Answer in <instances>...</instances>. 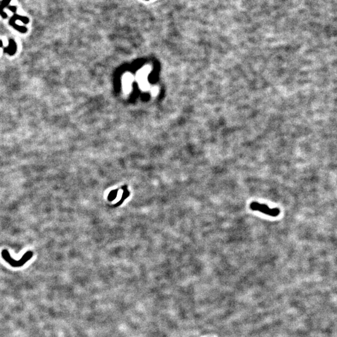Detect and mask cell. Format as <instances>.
<instances>
[{
  "label": "cell",
  "mask_w": 337,
  "mask_h": 337,
  "mask_svg": "<svg viewBox=\"0 0 337 337\" xmlns=\"http://www.w3.org/2000/svg\"><path fill=\"white\" fill-rule=\"evenodd\" d=\"M1 255L3 257V258L5 259V260L6 261V262L10 265H11L12 267H20L23 266L27 261H28L31 258L32 256L33 255V253L31 251L26 252L23 255V257H22V258L18 261L11 258V255H10V253L7 250H3V251H2Z\"/></svg>",
  "instance_id": "cell-1"
},
{
  "label": "cell",
  "mask_w": 337,
  "mask_h": 337,
  "mask_svg": "<svg viewBox=\"0 0 337 337\" xmlns=\"http://www.w3.org/2000/svg\"><path fill=\"white\" fill-rule=\"evenodd\" d=\"M250 208L251 209L254 211H259L264 214H266L267 215H269L271 217H277L280 214V209L278 208H274V209H270V208L266 204H260L257 202H252L250 204Z\"/></svg>",
  "instance_id": "cell-2"
},
{
  "label": "cell",
  "mask_w": 337,
  "mask_h": 337,
  "mask_svg": "<svg viewBox=\"0 0 337 337\" xmlns=\"http://www.w3.org/2000/svg\"><path fill=\"white\" fill-rule=\"evenodd\" d=\"M16 50L17 45L16 43H15V41L12 39H10L9 40L8 46L4 48V52H5V53L8 54L10 56L14 55L15 54V52H16Z\"/></svg>",
  "instance_id": "cell-3"
},
{
  "label": "cell",
  "mask_w": 337,
  "mask_h": 337,
  "mask_svg": "<svg viewBox=\"0 0 337 337\" xmlns=\"http://www.w3.org/2000/svg\"><path fill=\"white\" fill-rule=\"evenodd\" d=\"M9 24L10 26H12L14 29H16L17 31H20L21 33H26L28 31V29L26 28L25 26H22L17 25L16 23V21L12 20L11 18H10V20L9 21Z\"/></svg>",
  "instance_id": "cell-4"
},
{
  "label": "cell",
  "mask_w": 337,
  "mask_h": 337,
  "mask_svg": "<svg viewBox=\"0 0 337 337\" xmlns=\"http://www.w3.org/2000/svg\"><path fill=\"white\" fill-rule=\"evenodd\" d=\"M11 1V0H3L0 3V16L4 19H6L7 17V14L4 12V9L9 6Z\"/></svg>",
  "instance_id": "cell-5"
},
{
  "label": "cell",
  "mask_w": 337,
  "mask_h": 337,
  "mask_svg": "<svg viewBox=\"0 0 337 337\" xmlns=\"http://www.w3.org/2000/svg\"><path fill=\"white\" fill-rule=\"evenodd\" d=\"M12 20H14L15 21H17V20H20L21 21H22L23 23L25 24H28L29 22V20L28 17H25V16H20V15H19L16 13H14L13 14V16L11 18Z\"/></svg>",
  "instance_id": "cell-6"
},
{
  "label": "cell",
  "mask_w": 337,
  "mask_h": 337,
  "mask_svg": "<svg viewBox=\"0 0 337 337\" xmlns=\"http://www.w3.org/2000/svg\"><path fill=\"white\" fill-rule=\"evenodd\" d=\"M8 10H10V11H12L13 13H15L16 12V10H17V7L16 6H8L7 7Z\"/></svg>",
  "instance_id": "cell-7"
},
{
  "label": "cell",
  "mask_w": 337,
  "mask_h": 337,
  "mask_svg": "<svg viewBox=\"0 0 337 337\" xmlns=\"http://www.w3.org/2000/svg\"><path fill=\"white\" fill-rule=\"evenodd\" d=\"M2 47H3V44L2 41L0 40V48H2Z\"/></svg>",
  "instance_id": "cell-8"
},
{
  "label": "cell",
  "mask_w": 337,
  "mask_h": 337,
  "mask_svg": "<svg viewBox=\"0 0 337 337\" xmlns=\"http://www.w3.org/2000/svg\"></svg>",
  "instance_id": "cell-9"
}]
</instances>
